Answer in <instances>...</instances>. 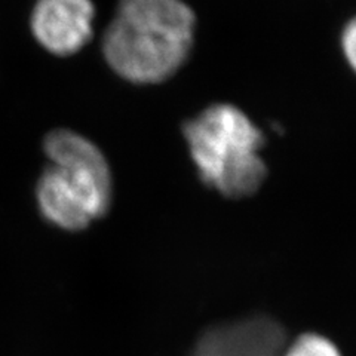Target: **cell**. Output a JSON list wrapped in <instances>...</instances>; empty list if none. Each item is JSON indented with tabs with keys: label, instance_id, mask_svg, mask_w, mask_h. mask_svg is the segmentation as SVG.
Returning a JSON list of instances; mask_svg holds the SVG:
<instances>
[{
	"label": "cell",
	"instance_id": "1",
	"mask_svg": "<svg viewBox=\"0 0 356 356\" xmlns=\"http://www.w3.org/2000/svg\"><path fill=\"white\" fill-rule=\"evenodd\" d=\"M195 27L183 0H119L103 36L106 63L131 83H161L186 63Z\"/></svg>",
	"mask_w": 356,
	"mask_h": 356
},
{
	"label": "cell",
	"instance_id": "2",
	"mask_svg": "<svg viewBox=\"0 0 356 356\" xmlns=\"http://www.w3.org/2000/svg\"><path fill=\"white\" fill-rule=\"evenodd\" d=\"M49 163L36 183L42 218L65 232H82L108 214L113 177L103 152L70 129H55L43 141Z\"/></svg>",
	"mask_w": 356,
	"mask_h": 356
},
{
	"label": "cell",
	"instance_id": "3",
	"mask_svg": "<svg viewBox=\"0 0 356 356\" xmlns=\"http://www.w3.org/2000/svg\"><path fill=\"white\" fill-rule=\"evenodd\" d=\"M183 134L205 186L229 199H243L260 191L267 177L260 154L264 137L242 110L214 104L187 120Z\"/></svg>",
	"mask_w": 356,
	"mask_h": 356
},
{
	"label": "cell",
	"instance_id": "4",
	"mask_svg": "<svg viewBox=\"0 0 356 356\" xmlns=\"http://www.w3.org/2000/svg\"><path fill=\"white\" fill-rule=\"evenodd\" d=\"M286 330L267 315H252L207 328L196 340L192 356H282Z\"/></svg>",
	"mask_w": 356,
	"mask_h": 356
},
{
	"label": "cell",
	"instance_id": "5",
	"mask_svg": "<svg viewBox=\"0 0 356 356\" xmlns=\"http://www.w3.org/2000/svg\"><path fill=\"white\" fill-rule=\"evenodd\" d=\"M95 8L91 0H38L30 27L42 48L70 57L92 39Z\"/></svg>",
	"mask_w": 356,
	"mask_h": 356
},
{
	"label": "cell",
	"instance_id": "6",
	"mask_svg": "<svg viewBox=\"0 0 356 356\" xmlns=\"http://www.w3.org/2000/svg\"><path fill=\"white\" fill-rule=\"evenodd\" d=\"M282 356H341V352L330 339L306 332L286 346Z\"/></svg>",
	"mask_w": 356,
	"mask_h": 356
},
{
	"label": "cell",
	"instance_id": "7",
	"mask_svg": "<svg viewBox=\"0 0 356 356\" xmlns=\"http://www.w3.org/2000/svg\"><path fill=\"white\" fill-rule=\"evenodd\" d=\"M341 48L348 63L356 73V17L348 22V26L343 30L341 36Z\"/></svg>",
	"mask_w": 356,
	"mask_h": 356
}]
</instances>
